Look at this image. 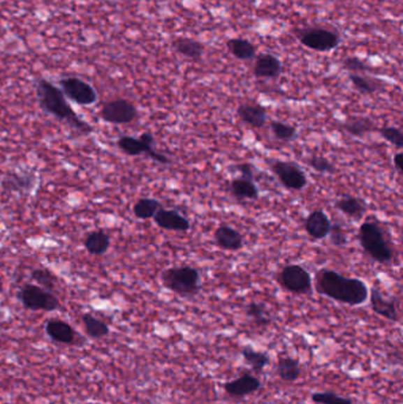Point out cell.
<instances>
[{
    "mask_svg": "<svg viewBox=\"0 0 403 404\" xmlns=\"http://www.w3.org/2000/svg\"><path fill=\"white\" fill-rule=\"evenodd\" d=\"M116 144L119 147V151L128 156H141L142 154H146L148 158L158 163L170 165L168 156L162 154L154 148L155 139H154V135L149 131L142 133L140 135V137L123 135L117 140Z\"/></svg>",
    "mask_w": 403,
    "mask_h": 404,
    "instance_id": "5",
    "label": "cell"
},
{
    "mask_svg": "<svg viewBox=\"0 0 403 404\" xmlns=\"http://www.w3.org/2000/svg\"><path fill=\"white\" fill-rule=\"evenodd\" d=\"M163 207L160 201L153 197H141L134 204L133 213L138 220L153 219L160 208Z\"/></svg>",
    "mask_w": 403,
    "mask_h": 404,
    "instance_id": "31",
    "label": "cell"
},
{
    "mask_svg": "<svg viewBox=\"0 0 403 404\" xmlns=\"http://www.w3.org/2000/svg\"><path fill=\"white\" fill-rule=\"evenodd\" d=\"M328 237L330 243L338 248H343L348 244V234L341 223H332Z\"/></svg>",
    "mask_w": 403,
    "mask_h": 404,
    "instance_id": "38",
    "label": "cell"
},
{
    "mask_svg": "<svg viewBox=\"0 0 403 404\" xmlns=\"http://www.w3.org/2000/svg\"><path fill=\"white\" fill-rule=\"evenodd\" d=\"M45 334L51 341L59 344H73L76 342V331L69 323L58 318H51L45 323Z\"/></svg>",
    "mask_w": 403,
    "mask_h": 404,
    "instance_id": "19",
    "label": "cell"
},
{
    "mask_svg": "<svg viewBox=\"0 0 403 404\" xmlns=\"http://www.w3.org/2000/svg\"><path fill=\"white\" fill-rule=\"evenodd\" d=\"M36 95L39 108L47 115L54 116L59 122L66 124L78 134L88 135L94 133V128L78 116L69 102L61 93V89L45 78H39L36 82Z\"/></svg>",
    "mask_w": 403,
    "mask_h": 404,
    "instance_id": "2",
    "label": "cell"
},
{
    "mask_svg": "<svg viewBox=\"0 0 403 404\" xmlns=\"http://www.w3.org/2000/svg\"><path fill=\"white\" fill-rule=\"evenodd\" d=\"M276 373L278 377L285 382H296L302 375L300 363L296 358L285 356L278 359L276 366Z\"/></svg>",
    "mask_w": 403,
    "mask_h": 404,
    "instance_id": "27",
    "label": "cell"
},
{
    "mask_svg": "<svg viewBox=\"0 0 403 404\" xmlns=\"http://www.w3.org/2000/svg\"><path fill=\"white\" fill-rule=\"evenodd\" d=\"M302 45L317 51V52H329L335 50L341 44V35L330 27H307L300 30L297 35Z\"/></svg>",
    "mask_w": 403,
    "mask_h": 404,
    "instance_id": "7",
    "label": "cell"
},
{
    "mask_svg": "<svg viewBox=\"0 0 403 404\" xmlns=\"http://www.w3.org/2000/svg\"><path fill=\"white\" fill-rule=\"evenodd\" d=\"M349 81L355 90H358L361 95H374L383 91L386 88V83L381 80L360 73H349Z\"/></svg>",
    "mask_w": 403,
    "mask_h": 404,
    "instance_id": "25",
    "label": "cell"
},
{
    "mask_svg": "<svg viewBox=\"0 0 403 404\" xmlns=\"http://www.w3.org/2000/svg\"><path fill=\"white\" fill-rule=\"evenodd\" d=\"M312 401L315 404H353L349 397H343L334 391H317L312 394Z\"/></svg>",
    "mask_w": 403,
    "mask_h": 404,
    "instance_id": "36",
    "label": "cell"
},
{
    "mask_svg": "<svg viewBox=\"0 0 403 404\" xmlns=\"http://www.w3.org/2000/svg\"><path fill=\"white\" fill-rule=\"evenodd\" d=\"M235 170L242 174V177H245V179L254 180V177H256V168L250 162H242V163L235 165Z\"/></svg>",
    "mask_w": 403,
    "mask_h": 404,
    "instance_id": "40",
    "label": "cell"
},
{
    "mask_svg": "<svg viewBox=\"0 0 403 404\" xmlns=\"http://www.w3.org/2000/svg\"><path fill=\"white\" fill-rule=\"evenodd\" d=\"M335 208L350 219L362 220L368 212V204L363 199L344 194L335 201Z\"/></svg>",
    "mask_w": 403,
    "mask_h": 404,
    "instance_id": "20",
    "label": "cell"
},
{
    "mask_svg": "<svg viewBox=\"0 0 403 404\" xmlns=\"http://www.w3.org/2000/svg\"><path fill=\"white\" fill-rule=\"evenodd\" d=\"M101 117L104 122L116 126L133 124L138 117V108L131 100L124 98L109 100L101 109Z\"/></svg>",
    "mask_w": 403,
    "mask_h": 404,
    "instance_id": "11",
    "label": "cell"
},
{
    "mask_svg": "<svg viewBox=\"0 0 403 404\" xmlns=\"http://www.w3.org/2000/svg\"><path fill=\"white\" fill-rule=\"evenodd\" d=\"M283 73V63L274 54L263 52L254 58V75L257 78L277 80Z\"/></svg>",
    "mask_w": 403,
    "mask_h": 404,
    "instance_id": "16",
    "label": "cell"
},
{
    "mask_svg": "<svg viewBox=\"0 0 403 404\" xmlns=\"http://www.w3.org/2000/svg\"><path fill=\"white\" fill-rule=\"evenodd\" d=\"M368 299L370 308L376 315L394 323H399L401 320L399 301L395 297H390V298L384 297L383 292L376 285H374L372 289L369 290Z\"/></svg>",
    "mask_w": 403,
    "mask_h": 404,
    "instance_id": "12",
    "label": "cell"
},
{
    "mask_svg": "<svg viewBox=\"0 0 403 404\" xmlns=\"http://www.w3.org/2000/svg\"><path fill=\"white\" fill-rule=\"evenodd\" d=\"M173 47L177 54L192 61H200L204 56L205 45L196 39L177 37L173 40Z\"/></svg>",
    "mask_w": 403,
    "mask_h": 404,
    "instance_id": "24",
    "label": "cell"
},
{
    "mask_svg": "<svg viewBox=\"0 0 403 404\" xmlns=\"http://www.w3.org/2000/svg\"><path fill=\"white\" fill-rule=\"evenodd\" d=\"M18 299L30 311H57L61 308L58 297L36 284H24L18 292Z\"/></svg>",
    "mask_w": 403,
    "mask_h": 404,
    "instance_id": "8",
    "label": "cell"
},
{
    "mask_svg": "<svg viewBox=\"0 0 403 404\" xmlns=\"http://www.w3.org/2000/svg\"><path fill=\"white\" fill-rule=\"evenodd\" d=\"M82 322L85 325V332L90 338L102 339L110 334L109 325L97 317L92 316L91 313H85L82 316Z\"/></svg>",
    "mask_w": 403,
    "mask_h": 404,
    "instance_id": "32",
    "label": "cell"
},
{
    "mask_svg": "<svg viewBox=\"0 0 403 404\" xmlns=\"http://www.w3.org/2000/svg\"><path fill=\"white\" fill-rule=\"evenodd\" d=\"M358 243L373 262L390 265L395 260V247L388 230L376 218H370L358 230Z\"/></svg>",
    "mask_w": 403,
    "mask_h": 404,
    "instance_id": "3",
    "label": "cell"
},
{
    "mask_svg": "<svg viewBox=\"0 0 403 404\" xmlns=\"http://www.w3.org/2000/svg\"><path fill=\"white\" fill-rule=\"evenodd\" d=\"M85 248L95 257L103 255L110 248V237L103 231L91 232L85 237Z\"/></svg>",
    "mask_w": 403,
    "mask_h": 404,
    "instance_id": "26",
    "label": "cell"
},
{
    "mask_svg": "<svg viewBox=\"0 0 403 404\" xmlns=\"http://www.w3.org/2000/svg\"><path fill=\"white\" fill-rule=\"evenodd\" d=\"M268 163L273 175L277 177L278 181L281 182V185L284 188L293 190V192H300L307 188V175L295 162L271 160V161H268Z\"/></svg>",
    "mask_w": 403,
    "mask_h": 404,
    "instance_id": "9",
    "label": "cell"
},
{
    "mask_svg": "<svg viewBox=\"0 0 403 404\" xmlns=\"http://www.w3.org/2000/svg\"><path fill=\"white\" fill-rule=\"evenodd\" d=\"M343 69L348 70L350 73H372L374 71L372 66L363 62L358 57H348L343 61Z\"/></svg>",
    "mask_w": 403,
    "mask_h": 404,
    "instance_id": "39",
    "label": "cell"
},
{
    "mask_svg": "<svg viewBox=\"0 0 403 404\" xmlns=\"http://www.w3.org/2000/svg\"><path fill=\"white\" fill-rule=\"evenodd\" d=\"M270 129L273 137L281 142H292L298 139V130L292 124H285L281 121H271Z\"/></svg>",
    "mask_w": 403,
    "mask_h": 404,
    "instance_id": "34",
    "label": "cell"
},
{
    "mask_svg": "<svg viewBox=\"0 0 403 404\" xmlns=\"http://www.w3.org/2000/svg\"><path fill=\"white\" fill-rule=\"evenodd\" d=\"M153 219L154 223L165 231L186 233L191 230L189 220L182 216L179 211L172 208H160Z\"/></svg>",
    "mask_w": 403,
    "mask_h": 404,
    "instance_id": "14",
    "label": "cell"
},
{
    "mask_svg": "<svg viewBox=\"0 0 403 404\" xmlns=\"http://www.w3.org/2000/svg\"><path fill=\"white\" fill-rule=\"evenodd\" d=\"M307 165L312 167L316 173L323 174V175L324 174L334 175L337 172L335 163H332L329 158L319 156V155H312L310 158H307Z\"/></svg>",
    "mask_w": 403,
    "mask_h": 404,
    "instance_id": "35",
    "label": "cell"
},
{
    "mask_svg": "<svg viewBox=\"0 0 403 404\" xmlns=\"http://www.w3.org/2000/svg\"><path fill=\"white\" fill-rule=\"evenodd\" d=\"M237 115L242 124L252 129H261L268 124V110L264 105L256 102H245L239 105Z\"/></svg>",
    "mask_w": 403,
    "mask_h": 404,
    "instance_id": "15",
    "label": "cell"
},
{
    "mask_svg": "<svg viewBox=\"0 0 403 404\" xmlns=\"http://www.w3.org/2000/svg\"><path fill=\"white\" fill-rule=\"evenodd\" d=\"M312 280L316 292L339 304L360 306L368 301V285L358 278L346 277L334 269H321Z\"/></svg>",
    "mask_w": 403,
    "mask_h": 404,
    "instance_id": "1",
    "label": "cell"
},
{
    "mask_svg": "<svg viewBox=\"0 0 403 404\" xmlns=\"http://www.w3.org/2000/svg\"><path fill=\"white\" fill-rule=\"evenodd\" d=\"M394 168H395L396 172L399 175H402L403 174V153L402 151H399L394 155Z\"/></svg>",
    "mask_w": 403,
    "mask_h": 404,
    "instance_id": "41",
    "label": "cell"
},
{
    "mask_svg": "<svg viewBox=\"0 0 403 404\" xmlns=\"http://www.w3.org/2000/svg\"><path fill=\"white\" fill-rule=\"evenodd\" d=\"M245 315L259 327H269L270 324L272 323V317L269 308L261 301H251L246 305Z\"/></svg>",
    "mask_w": 403,
    "mask_h": 404,
    "instance_id": "30",
    "label": "cell"
},
{
    "mask_svg": "<svg viewBox=\"0 0 403 404\" xmlns=\"http://www.w3.org/2000/svg\"><path fill=\"white\" fill-rule=\"evenodd\" d=\"M227 49L239 61H252L257 56V47L244 38H232L227 42Z\"/></svg>",
    "mask_w": 403,
    "mask_h": 404,
    "instance_id": "28",
    "label": "cell"
},
{
    "mask_svg": "<svg viewBox=\"0 0 403 404\" xmlns=\"http://www.w3.org/2000/svg\"><path fill=\"white\" fill-rule=\"evenodd\" d=\"M35 185V174L30 172H11L1 181L3 189L11 193H29Z\"/></svg>",
    "mask_w": 403,
    "mask_h": 404,
    "instance_id": "21",
    "label": "cell"
},
{
    "mask_svg": "<svg viewBox=\"0 0 403 404\" xmlns=\"http://www.w3.org/2000/svg\"><path fill=\"white\" fill-rule=\"evenodd\" d=\"M331 225L332 223L327 213L323 209H315L307 216L304 228L310 238L323 240V239L328 238Z\"/></svg>",
    "mask_w": 403,
    "mask_h": 404,
    "instance_id": "17",
    "label": "cell"
},
{
    "mask_svg": "<svg viewBox=\"0 0 403 404\" xmlns=\"http://www.w3.org/2000/svg\"><path fill=\"white\" fill-rule=\"evenodd\" d=\"M240 354H242L246 364L250 366L254 373H261L271 362L269 354H266L264 351L256 350L251 345L242 347Z\"/></svg>",
    "mask_w": 403,
    "mask_h": 404,
    "instance_id": "29",
    "label": "cell"
},
{
    "mask_svg": "<svg viewBox=\"0 0 403 404\" xmlns=\"http://www.w3.org/2000/svg\"><path fill=\"white\" fill-rule=\"evenodd\" d=\"M214 241L224 250L237 252L244 246V237L230 225H220L214 231Z\"/></svg>",
    "mask_w": 403,
    "mask_h": 404,
    "instance_id": "18",
    "label": "cell"
},
{
    "mask_svg": "<svg viewBox=\"0 0 403 404\" xmlns=\"http://www.w3.org/2000/svg\"><path fill=\"white\" fill-rule=\"evenodd\" d=\"M162 285L170 292L182 298H191L203 290V279L199 269L191 265L173 266L161 274Z\"/></svg>",
    "mask_w": 403,
    "mask_h": 404,
    "instance_id": "4",
    "label": "cell"
},
{
    "mask_svg": "<svg viewBox=\"0 0 403 404\" xmlns=\"http://www.w3.org/2000/svg\"><path fill=\"white\" fill-rule=\"evenodd\" d=\"M59 89L68 100L81 107H90L98 100L96 89L90 83L80 77L61 78L59 81Z\"/></svg>",
    "mask_w": 403,
    "mask_h": 404,
    "instance_id": "10",
    "label": "cell"
},
{
    "mask_svg": "<svg viewBox=\"0 0 403 404\" xmlns=\"http://www.w3.org/2000/svg\"><path fill=\"white\" fill-rule=\"evenodd\" d=\"M381 137L386 140L387 142L392 143L393 146H395L397 149H402L403 148V133L401 128L392 127H382L379 129Z\"/></svg>",
    "mask_w": 403,
    "mask_h": 404,
    "instance_id": "37",
    "label": "cell"
},
{
    "mask_svg": "<svg viewBox=\"0 0 403 404\" xmlns=\"http://www.w3.org/2000/svg\"><path fill=\"white\" fill-rule=\"evenodd\" d=\"M277 280L288 292L310 296L314 291L312 274L300 264H288L277 274Z\"/></svg>",
    "mask_w": 403,
    "mask_h": 404,
    "instance_id": "6",
    "label": "cell"
},
{
    "mask_svg": "<svg viewBox=\"0 0 403 404\" xmlns=\"http://www.w3.org/2000/svg\"><path fill=\"white\" fill-rule=\"evenodd\" d=\"M31 279L37 283V285L41 286L44 290H47L50 292H54L57 287L58 277L56 274L46 267H38V269L31 271Z\"/></svg>",
    "mask_w": 403,
    "mask_h": 404,
    "instance_id": "33",
    "label": "cell"
},
{
    "mask_svg": "<svg viewBox=\"0 0 403 404\" xmlns=\"http://www.w3.org/2000/svg\"><path fill=\"white\" fill-rule=\"evenodd\" d=\"M341 128L353 137H363L376 130V124L367 116H351L341 124Z\"/></svg>",
    "mask_w": 403,
    "mask_h": 404,
    "instance_id": "23",
    "label": "cell"
},
{
    "mask_svg": "<svg viewBox=\"0 0 403 404\" xmlns=\"http://www.w3.org/2000/svg\"><path fill=\"white\" fill-rule=\"evenodd\" d=\"M230 193L238 201H257L261 197V192L254 180L242 177H235L230 182Z\"/></svg>",
    "mask_w": 403,
    "mask_h": 404,
    "instance_id": "22",
    "label": "cell"
},
{
    "mask_svg": "<svg viewBox=\"0 0 403 404\" xmlns=\"http://www.w3.org/2000/svg\"><path fill=\"white\" fill-rule=\"evenodd\" d=\"M261 387H263V383L259 378L254 376L252 373H244L238 378L226 382L224 384V390L228 396L233 397V398H242V397L257 393L261 390Z\"/></svg>",
    "mask_w": 403,
    "mask_h": 404,
    "instance_id": "13",
    "label": "cell"
}]
</instances>
